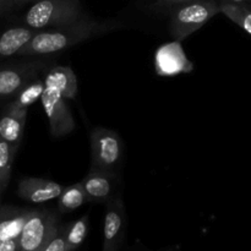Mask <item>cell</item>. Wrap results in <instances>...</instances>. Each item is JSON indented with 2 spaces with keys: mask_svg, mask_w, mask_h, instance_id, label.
Returning a JSON list of instances; mask_svg holds the SVG:
<instances>
[{
  "mask_svg": "<svg viewBox=\"0 0 251 251\" xmlns=\"http://www.w3.org/2000/svg\"><path fill=\"white\" fill-rule=\"evenodd\" d=\"M120 27L122 25L118 22H100L83 15L82 17L70 24L37 31L31 41L19 51L17 55L33 56L58 53L81 42L108 33Z\"/></svg>",
  "mask_w": 251,
  "mask_h": 251,
  "instance_id": "obj_1",
  "label": "cell"
},
{
  "mask_svg": "<svg viewBox=\"0 0 251 251\" xmlns=\"http://www.w3.org/2000/svg\"><path fill=\"white\" fill-rule=\"evenodd\" d=\"M80 0H34L25 14V26L36 31L70 24L82 17Z\"/></svg>",
  "mask_w": 251,
  "mask_h": 251,
  "instance_id": "obj_2",
  "label": "cell"
},
{
  "mask_svg": "<svg viewBox=\"0 0 251 251\" xmlns=\"http://www.w3.org/2000/svg\"><path fill=\"white\" fill-rule=\"evenodd\" d=\"M169 31L176 41H183L220 14L217 0H193L169 10Z\"/></svg>",
  "mask_w": 251,
  "mask_h": 251,
  "instance_id": "obj_3",
  "label": "cell"
},
{
  "mask_svg": "<svg viewBox=\"0 0 251 251\" xmlns=\"http://www.w3.org/2000/svg\"><path fill=\"white\" fill-rule=\"evenodd\" d=\"M58 227L55 213L48 210H33L17 238V251H43Z\"/></svg>",
  "mask_w": 251,
  "mask_h": 251,
  "instance_id": "obj_4",
  "label": "cell"
},
{
  "mask_svg": "<svg viewBox=\"0 0 251 251\" xmlns=\"http://www.w3.org/2000/svg\"><path fill=\"white\" fill-rule=\"evenodd\" d=\"M91 168L109 172L120 163L124 145L115 131L105 127H95L91 132Z\"/></svg>",
  "mask_w": 251,
  "mask_h": 251,
  "instance_id": "obj_5",
  "label": "cell"
},
{
  "mask_svg": "<svg viewBox=\"0 0 251 251\" xmlns=\"http://www.w3.org/2000/svg\"><path fill=\"white\" fill-rule=\"evenodd\" d=\"M41 102L48 119L51 136L63 137L75 129V120L70 107L65 98L61 97L56 91L44 87Z\"/></svg>",
  "mask_w": 251,
  "mask_h": 251,
  "instance_id": "obj_6",
  "label": "cell"
},
{
  "mask_svg": "<svg viewBox=\"0 0 251 251\" xmlns=\"http://www.w3.org/2000/svg\"><path fill=\"white\" fill-rule=\"evenodd\" d=\"M126 212L122 198H113L107 202L103 222V250L117 251L124 240Z\"/></svg>",
  "mask_w": 251,
  "mask_h": 251,
  "instance_id": "obj_7",
  "label": "cell"
},
{
  "mask_svg": "<svg viewBox=\"0 0 251 251\" xmlns=\"http://www.w3.org/2000/svg\"><path fill=\"white\" fill-rule=\"evenodd\" d=\"M194 64L186 56L180 42L162 44L154 54V70L159 76H176L190 73Z\"/></svg>",
  "mask_w": 251,
  "mask_h": 251,
  "instance_id": "obj_8",
  "label": "cell"
},
{
  "mask_svg": "<svg viewBox=\"0 0 251 251\" xmlns=\"http://www.w3.org/2000/svg\"><path fill=\"white\" fill-rule=\"evenodd\" d=\"M42 66V63L31 61L0 69V98L15 97L27 83L36 80Z\"/></svg>",
  "mask_w": 251,
  "mask_h": 251,
  "instance_id": "obj_9",
  "label": "cell"
},
{
  "mask_svg": "<svg viewBox=\"0 0 251 251\" xmlns=\"http://www.w3.org/2000/svg\"><path fill=\"white\" fill-rule=\"evenodd\" d=\"M63 186L53 180L42 178H25L17 186V195L31 203H44L58 199Z\"/></svg>",
  "mask_w": 251,
  "mask_h": 251,
  "instance_id": "obj_10",
  "label": "cell"
},
{
  "mask_svg": "<svg viewBox=\"0 0 251 251\" xmlns=\"http://www.w3.org/2000/svg\"><path fill=\"white\" fill-rule=\"evenodd\" d=\"M88 202L107 203L113 199L112 173L90 169L88 174L81 180Z\"/></svg>",
  "mask_w": 251,
  "mask_h": 251,
  "instance_id": "obj_11",
  "label": "cell"
},
{
  "mask_svg": "<svg viewBox=\"0 0 251 251\" xmlns=\"http://www.w3.org/2000/svg\"><path fill=\"white\" fill-rule=\"evenodd\" d=\"M27 110L28 109H17L7 105L4 114L0 118V139L16 150H19L24 135Z\"/></svg>",
  "mask_w": 251,
  "mask_h": 251,
  "instance_id": "obj_12",
  "label": "cell"
},
{
  "mask_svg": "<svg viewBox=\"0 0 251 251\" xmlns=\"http://www.w3.org/2000/svg\"><path fill=\"white\" fill-rule=\"evenodd\" d=\"M43 81L46 87L56 91L65 100H74L77 95V77L69 66H54Z\"/></svg>",
  "mask_w": 251,
  "mask_h": 251,
  "instance_id": "obj_13",
  "label": "cell"
},
{
  "mask_svg": "<svg viewBox=\"0 0 251 251\" xmlns=\"http://www.w3.org/2000/svg\"><path fill=\"white\" fill-rule=\"evenodd\" d=\"M33 210L0 207V240L17 239Z\"/></svg>",
  "mask_w": 251,
  "mask_h": 251,
  "instance_id": "obj_14",
  "label": "cell"
},
{
  "mask_svg": "<svg viewBox=\"0 0 251 251\" xmlns=\"http://www.w3.org/2000/svg\"><path fill=\"white\" fill-rule=\"evenodd\" d=\"M36 29L27 26H17L6 29L0 34V58L17 55L19 51L31 41Z\"/></svg>",
  "mask_w": 251,
  "mask_h": 251,
  "instance_id": "obj_15",
  "label": "cell"
},
{
  "mask_svg": "<svg viewBox=\"0 0 251 251\" xmlns=\"http://www.w3.org/2000/svg\"><path fill=\"white\" fill-rule=\"evenodd\" d=\"M58 199V208L63 213H68L71 212V211L77 210L83 203L88 202L87 196H86V193L83 190V186L81 184V181L63 189V191H61L60 196Z\"/></svg>",
  "mask_w": 251,
  "mask_h": 251,
  "instance_id": "obj_16",
  "label": "cell"
},
{
  "mask_svg": "<svg viewBox=\"0 0 251 251\" xmlns=\"http://www.w3.org/2000/svg\"><path fill=\"white\" fill-rule=\"evenodd\" d=\"M44 81L41 78L31 81L27 83L20 92L14 97L12 102L10 103V107L17 108V109H28L31 105L38 100H41V96L44 91Z\"/></svg>",
  "mask_w": 251,
  "mask_h": 251,
  "instance_id": "obj_17",
  "label": "cell"
},
{
  "mask_svg": "<svg viewBox=\"0 0 251 251\" xmlns=\"http://www.w3.org/2000/svg\"><path fill=\"white\" fill-rule=\"evenodd\" d=\"M88 225H90V217L88 215H85L76 220L75 222L66 226L65 240L68 251H75L81 247L83 240L87 237Z\"/></svg>",
  "mask_w": 251,
  "mask_h": 251,
  "instance_id": "obj_18",
  "label": "cell"
},
{
  "mask_svg": "<svg viewBox=\"0 0 251 251\" xmlns=\"http://www.w3.org/2000/svg\"><path fill=\"white\" fill-rule=\"evenodd\" d=\"M220 12L225 14L234 24L242 27L247 33L251 36V5H235L220 2Z\"/></svg>",
  "mask_w": 251,
  "mask_h": 251,
  "instance_id": "obj_19",
  "label": "cell"
},
{
  "mask_svg": "<svg viewBox=\"0 0 251 251\" xmlns=\"http://www.w3.org/2000/svg\"><path fill=\"white\" fill-rule=\"evenodd\" d=\"M16 149L0 139V195L9 183L12 162L16 156Z\"/></svg>",
  "mask_w": 251,
  "mask_h": 251,
  "instance_id": "obj_20",
  "label": "cell"
},
{
  "mask_svg": "<svg viewBox=\"0 0 251 251\" xmlns=\"http://www.w3.org/2000/svg\"><path fill=\"white\" fill-rule=\"evenodd\" d=\"M65 229L66 226H59L55 234L50 239V242L47 244L43 251H68L66 249V240H65Z\"/></svg>",
  "mask_w": 251,
  "mask_h": 251,
  "instance_id": "obj_21",
  "label": "cell"
},
{
  "mask_svg": "<svg viewBox=\"0 0 251 251\" xmlns=\"http://www.w3.org/2000/svg\"><path fill=\"white\" fill-rule=\"evenodd\" d=\"M193 1V0H156L152 5L154 10H159V11H167L173 9V7L178 6V5L185 4V2Z\"/></svg>",
  "mask_w": 251,
  "mask_h": 251,
  "instance_id": "obj_22",
  "label": "cell"
},
{
  "mask_svg": "<svg viewBox=\"0 0 251 251\" xmlns=\"http://www.w3.org/2000/svg\"><path fill=\"white\" fill-rule=\"evenodd\" d=\"M17 239L0 240V251H17Z\"/></svg>",
  "mask_w": 251,
  "mask_h": 251,
  "instance_id": "obj_23",
  "label": "cell"
},
{
  "mask_svg": "<svg viewBox=\"0 0 251 251\" xmlns=\"http://www.w3.org/2000/svg\"><path fill=\"white\" fill-rule=\"evenodd\" d=\"M218 2H225V4L244 5V4H251V0H220Z\"/></svg>",
  "mask_w": 251,
  "mask_h": 251,
  "instance_id": "obj_24",
  "label": "cell"
},
{
  "mask_svg": "<svg viewBox=\"0 0 251 251\" xmlns=\"http://www.w3.org/2000/svg\"><path fill=\"white\" fill-rule=\"evenodd\" d=\"M14 4V0H0V12L5 11V10L11 7V5Z\"/></svg>",
  "mask_w": 251,
  "mask_h": 251,
  "instance_id": "obj_25",
  "label": "cell"
},
{
  "mask_svg": "<svg viewBox=\"0 0 251 251\" xmlns=\"http://www.w3.org/2000/svg\"><path fill=\"white\" fill-rule=\"evenodd\" d=\"M29 1H34V0H14L15 4H25V2H29Z\"/></svg>",
  "mask_w": 251,
  "mask_h": 251,
  "instance_id": "obj_26",
  "label": "cell"
}]
</instances>
